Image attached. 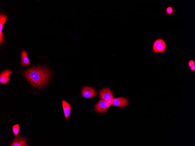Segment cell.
Listing matches in <instances>:
<instances>
[{"label":"cell","instance_id":"1","mask_svg":"<svg viewBox=\"0 0 195 146\" xmlns=\"http://www.w3.org/2000/svg\"><path fill=\"white\" fill-rule=\"evenodd\" d=\"M21 73L33 86L39 88L45 86L51 76L50 70L40 66L29 68Z\"/></svg>","mask_w":195,"mask_h":146},{"label":"cell","instance_id":"2","mask_svg":"<svg viewBox=\"0 0 195 146\" xmlns=\"http://www.w3.org/2000/svg\"><path fill=\"white\" fill-rule=\"evenodd\" d=\"M152 53H164L166 48V44L162 38L155 40L152 44Z\"/></svg>","mask_w":195,"mask_h":146},{"label":"cell","instance_id":"3","mask_svg":"<svg viewBox=\"0 0 195 146\" xmlns=\"http://www.w3.org/2000/svg\"><path fill=\"white\" fill-rule=\"evenodd\" d=\"M81 94L85 98H90L97 95V92L94 89L85 86L82 89Z\"/></svg>","mask_w":195,"mask_h":146},{"label":"cell","instance_id":"4","mask_svg":"<svg viewBox=\"0 0 195 146\" xmlns=\"http://www.w3.org/2000/svg\"><path fill=\"white\" fill-rule=\"evenodd\" d=\"M99 96L101 99L106 100L113 99L114 98V94L110 89L106 88H103L100 91Z\"/></svg>","mask_w":195,"mask_h":146},{"label":"cell","instance_id":"5","mask_svg":"<svg viewBox=\"0 0 195 146\" xmlns=\"http://www.w3.org/2000/svg\"><path fill=\"white\" fill-rule=\"evenodd\" d=\"M109 107L105 100L101 99L95 105L94 109L97 112L104 113L107 110Z\"/></svg>","mask_w":195,"mask_h":146},{"label":"cell","instance_id":"6","mask_svg":"<svg viewBox=\"0 0 195 146\" xmlns=\"http://www.w3.org/2000/svg\"><path fill=\"white\" fill-rule=\"evenodd\" d=\"M129 101L123 97L113 98L112 105L118 107H123L129 104Z\"/></svg>","mask_w":195,"mask_h":146},{"label":"cell","instance_id":"7","mask_svg":"<svg viewBox=\"0 0 195 146\" xmlns=\"http://www.w3.org/2000/svg\"><path fill=\"white\" fill-rule=\"evenodd\" d=\"M13 72L11 70H6L2 71L0 75V82L3 84H6L10 80L9 75Z\"/></svg>","mask_w":195,"mask_h":146},{"label":"cell","instance_id":"8","mask_svg":"<svg viewBox=\"0 0 195 146\" xmlns=\"http://www.w3.org/2000/svg\"><path fill=\"white\" fill-rule=\"evenodd\" d=\"M26 139L22 138L19 135L16 136L10 146H27V145Z\"/></svg>","mask_w":195,"mask_h":146},{"label":"cell","instance_id":"9","mask_svg":"<svg viewBox=\"0 0 195 146\" xmlns=\"http://www.w3.org/2000/svg\"><path fill=\"white\" fill-rule=\"evenodd\" d=\"M7 16L3 14H0V44H2L4 41V38L2 33V29L3 26L7 21Z\"/></svg>","mask_w":195,"mask_h":146},{"label":"cell","instance_id":"10","mask_svg":"<svg viewBox=\"0 0 195 146\" xmlns=\"http://www.w3.org/2000/svg\"><path fill=\"white\" fill-rule=\"evenodd\" d=\"M62 103L65 119L69 116L71 112V105L64 100H62Z\"/></svg>","mask_w":195,"mask_h":146},{"label":"cell","instance_id":"11","mask_svg":"<svg viewBox=\"0 0 195 146\" xmlns=\"http://www.w3.org/2000/svg\"><path fill=\"white\" fill-rule=\"evenodd\" d=\"M21 65L22 67L27 65L32 64L29 61L27 57V53L25 51L22 50L21 52Z\"/></svg>","mask_w":195,"mask_h":146},{"label":"cell","instance_id":"12","mask_svg":"<svg viewBox=\"0 0 195 146\" xmlns=\"http://www.w3.org/2000/svg\"><path fill=\"white\" fill-rule=\"evenodd\" d=\"M176 11L174 8L172 6H168L166 8V15L167 16L174 15Z\"/></svg>","mask_w":195,"mask_h":146},{"label":"cell","instance_id":"13","mask_svg":"<svg viewBox=\"0 0 195 146\" xmlns=\"http://www.w3.org/2000/svg\"><path fill=\"white\" fill-rule=\"evenodd\" d=\"M20 126L18 124L14 125L12 127V131L15 136L18 135Z\"/></svg>","mask_w":195,"mask_h":146},{"label":"cell","instance_id":"14","mask_svg":"<svg viewBox=\"0 0 195 146\" xmlns=\"http://www.w3.org/2000/svg\"><path fill=\"white\" fill-rule=\"evenodd\" d=\"M112 99L105 100L109 107L112 105Z\"/></svg>","mask_w":195,"mask_h":146},{"label":"cell","instance_id":"15","mask_svg":"<svg viewBox=\"0 0 195 146\" xmlns=\"http://www.w3.org/2000/svg\"><path fill=\"white\" fill-rule=\"evenodd\" d=\"M195 63L194 61L193 60H190L188 63V65L189 67H190L194 64H195Z\"/></svg>","mask_w":195,"mask_h":146},{"label":"cell","instance_id":"16","mask_svg":"<svg viewBox=\"0 0 195 146\" xmlns=\"http://www.w3.org/2000/svg\"><path fill=\"white\" fill-rule=\"evenodd\" d=\"M190 67V69L193 71H195V64L191 66Z\"/></svg>","mask_w":195,"mask_h":146}]
</instances>
